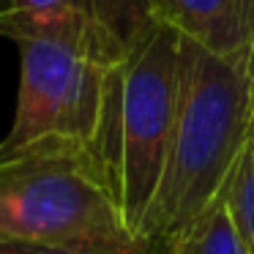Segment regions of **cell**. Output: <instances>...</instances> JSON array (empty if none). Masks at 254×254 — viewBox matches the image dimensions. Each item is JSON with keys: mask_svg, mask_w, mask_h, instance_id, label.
Listing matches in <instances>:
<instances>
[{"mask_svg": "<svg viewBox=\"0 0 254 254\" xmlns=\"http://www.w3.org/2000/svg\"><path fill=\"white\" fill-rule=\"evenodd\" d=\"M254 123V79L243 55H216L181 36L178 110L156 197L139 241L159 254L216 199Z\"/></svg>", "mask_w": 254, "mask_h": 254, "instance_id": "1", "label": "cell"}, {"mask_svg": "<svg viewBox=\"0 0 254 254\" xmlns=\"http://www.w3.org/2000/svg\"><path fill=\"white\" fill-rule=\"evenodd\" d=\"M181 36L153 22L110 68L90 156L126 227L139 238L167 161L178 110Z\"/></svg>", "mask_w": 254, "mask_h": 254, "instance_id": "2", "label": "cell"}, {"mask_svg": "<svg viewBox=\"0 0 254 254\" xmlns=\"http://www.w3.org/2000/svg\"><path fill=\"white\" fill-rule=\"evenodd\" d=\"M0 243L71 254H150L126 227L88 145L61 139L0 159Z\"/></svg>", "mask_w": 254, "mask_h": 254, "instance_id": "3", "label": "cell"}, {"mask_svg": "<svg viewBox=\"0 0 254 254\" xmlns=\"http://www.w3.org/2000/svg\"><path fill=\"white\" fill-rule=\"evenodd\" d=\"M0 36L19 52L14 123L0 159L36 142H93L107 74L131 47L82 22H39L0 17Z\"/></svg>", "mask_w": 254, "mask_h": 254, "instance_id": "4", "label": "cell"}, {"mask_svg": "<svg viewBox=\"0 0 254 254\" xmlns=\"http://www.w3.org/2000/svg\"><path fill=\"white\" fill-rule=\"evenodd\" d=\"M156 22L216 55H243L254 36V0H145Z\"/></svg>", "mask_w": 254, "mask_h": 254, "instance_id": "5", "label": "cell"}, {"mask_svg": "<svg viewBox=\"0 0 254 254\" xmlns=\"http://www.w3.org/2000/svg\"><path fill=\"white\" fill-rule=\"evenodd\" d=\"M3 17L93 25L126 47H134V41L156 22L145 0H6Z\"/></svg>", "mask_w": 254, "mask_h": 254, "instance_id": "6", "label": "cell"}, {"mask_svg": "<svg viewBox=\"0 0 254 254\" xmlns=\"http://www.w3.org/2000/svg\"><path fill=\"white\" fill-rule=\"evenodd\" d=\"M159 254H246L224 197H219L181 238Z\"/></svg>", "mask_w": 254, "mask_h": 254, "instance_id": "7", "label": "cell"}, {"mask_svg": "<svg viewBox=\"0 0 254 254\" xmlns=\"http://www.w3.org/2000/svg\"><path fill=\"white\" fill-rule=\"evenodd\" d=\"M221 197H224L227 210L232 216L243 252L254 254V123Z\"/></svg>", "mask_w": 254, "mask_h": 254, "instance_id": "8", "label": "cell"}, {"mask_svg": "<svg viewBox=\"0 0 254 254\" xmlns=\"http://www.w3.org/2000/svg\"><path fill=\"white\" fill-rule=\"evenodd\" d=\"M0 254H71V252H58V249H41V246H22V243H0Z\"/></svg>", "mask_w": 254, "mask_h": 254, "instance_id": "9", "label": "cell"}, {"mask_svg": "<svg viewBox=\"0 0 254 254\" xmlns=\"http://www.w3.org/2000/svg\"><path fill=\"white\" fill-rule=\"evenodd\" d=\"M243 63H246V71H249V77L254 79V36H252V41H249L246 52H243Z\"/></svg>", "mask_w": 254, "mask_h": 254, "instance_id": "10", "label": "cell"}, {"mask_svg": "<svg viewBox=\"0 0 254 254\" xmlns=\"http://www.w3.org/2000/svg\"><path fill=\"white\" fill-rule=\"evenodd\" d=\"M6 14V0H0V17Z\"/></svg>", "mask_w": 254, "mask_h": 254, "instance_id": "11", "label": "cell"}]
</instances>
